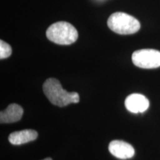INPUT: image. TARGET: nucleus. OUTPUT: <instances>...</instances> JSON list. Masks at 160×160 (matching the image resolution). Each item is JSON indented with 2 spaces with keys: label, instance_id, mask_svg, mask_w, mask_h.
Segmentation results:
<instances>
[{
  "label": "nucleus",
  "instance_id": "nucleus-1",
  "mask_svg": "<svg viewBox=\"0 0 160 160\" xmlns=\"http://www.w3.org/2000/svg\"><path fill=\"white\" fill-rule=\"evenodd\" d=\"M43 92L53 105L65 107L71 103H78L79 96L77 92H68L62 87L59 81L49 78L43 84Z\"/></svg>",
  "mask_w": 160,
  "mask_h": 160
},
{
  "label": "nucleus",
  "instance_id": "nucleus-2",
  "mask_svg": "<svg viewBox=\"0 0 160 160\" xmlns=\"http://www.w3.org/2000/svg\"><path fill=\"white\" fill-rule=\"evenodd\" d=\"M46 37L50 41L58 45H68L77 41L78 32L71 24L66 22H58L47 29Z\"/></svg>",
  "mask_w": 160,
  "mask_h": 160
},
{
  "label": "nucleus",
  "instance_id": "nucleus-3",
  "mask_svg": "<svg viewBox=\"0 0 160 160\" xmlns=\"http://www.w3.org/2000/svg\"><path fill=\"white\" fill-rule=\"evenodd\" d=\"M108 26L118 34L128 35L139 31L141 25L135 17L122 12H117L110 16Z\"/></svg>",
  "mask_w": 160,
  "mask_h": 160
},
{
  "label": "nucleus",
  "instance_id": "nucleus-4",
  "mask_svg": "<svg viewBox=\"0 0 160 160\" xmlns=\"http://www.w3.org/2000/svg\"><path fill=\"white\" fill-rule=\"evenodd\" d=\"M132 62L140 68H157L160 67V51L154 49L139 50L132 54Z\"/></svg>",
  "mask_w": 160,
  "mask_h": 160
},
{
  "label": "nucleus",
  "instance_id": "nucleus-5",
  "mask_svg": "<svg viewBox=\"0 0 160 160\" xmlns=\"http://www.w3.org/2000/svg\"><path fill=\"white\" fill-rule=\"evenodd\" d=\"M110 153L120 159H131L134 156L135 150L129 143L121 140H113L108 146Z\"/></svg>",
  "mask_w": 160,
  "mask_h": 160
},
{
  "label": "nucleus",
  "instance_id": "nucleus-6",
  "mask_svg": "<svg viewBox=\"0 0 160 160\" xmlns=\"http://www.w3.org/2000/svg\"><path fill=\"white\" fill-rule=\"evenodd\" d=\"M149 101L145 96L132 93L125 99V105L128 111L133 113H143L149 108Z\"/></svg>",
  "mask_w": 160,
  "mask_h": 160
},
{
  "label": "nucleus",
  "instance_id": "nucleus-7",
  "mask_svg": "<svg viewBox=\"0 0 160 160\" xmlns=\"http://www.w3.org/2000/svg\"><path fill=\"white\" fill-rule=\"evenodd\" d=\"M23 115V109L17 104H11L7 108L0 113L1 124L17 122L22 119Z\"/></svg>",
  "mask_w": 160,
  "mask_h": 160
},
{
  "label": "nucleus",
  "instance_id": "nucleus-8",
  "mask_svg": "<svg viewBox=\"0 0 160 160\" xmlns=\"http://www.w3.org/2000/svg\"><path fill=\"white\" fill-rule=\"evenodd\" d=\"M38 137L37 132L34 130H22L11 133L8 137L9 142L14 145H19L34 141Z\"/></svg>",
  "mask_w": 160,
  "mask_h": 160
},
{
  "label": "nucleus",
  "instance_id": "nucleus-9",
  "mask_svg": "<svg viewBox=\"0 0 160 160\" xmlns=\"http://www.w3.org/2000/svg\"><path fill=\"white\" fill-rule=\"evenodd\" d=\"M12 53L11 47L3 40L0 41V59H3L9 57Z\"/></svg>",
  "mask_w": 160,
  "mask_h": 160
},
{
  "label": "nucleus",
  "instance_id": "nucleus-10",
  "mask_svg": "<svg viewBox=\"0 0 160 160\" xmlns=\"http://www.w3.org/2000/svg\"><path fill=\"white\" fill-rule=\"evenodd\" d=\"M42 160H52L51 158H46L45 159H42Z\"/></svg>",
  "mask_w": 160,
  "mask_h": 160
}]
</instances>
